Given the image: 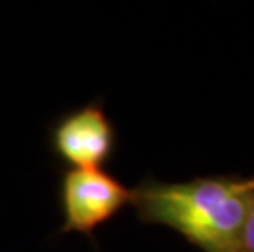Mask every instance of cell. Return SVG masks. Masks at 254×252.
<instances>
[{
    "label": "cell",
    "mask_w": 254,
    "mask_h": 252,
    "mask_svg": "<svg viewBox=\"0 0 254 252\" xmlns=\"http://www.w3.org/2000/svg\"><path fill=\"white\" fill-rule=\"evenodd\" d=\"M253 195L254 179H146L133 189L131 205L143 223L174 229L203 252H241Z\"/></svg>",
    "instance_id": "6da1fadb"
},
{
    "label": "cell",
    "mask_w": 254,
    "mask_h": 252,
    "mask_svg": "<svg viewBox=\"0 0 254 252\" xmlns=\"http://www.w3.org/2000/svg\"><path fill=\"white\" fill-rule=\"evenodd\" d=\"M63 224L59 233H77L95 241V233L131 205L129 189L105 169H67L58 187Z\"/></svg>",
    "instance_id": "7a4b0ae2"
},
{
    "label": "cell",
    "mask_w": 254,
    "mask_h": 252,
    "mask_svg": "<svg viewBox=\"0 0 254 252\" xmlns=\"http://www.w3.org/2000/svg\"><path fill=\"white\" fill-rule=\"evenodd\" d=\"M117 144V128L102 100L69 110L50 128L53 155L71 169H105Z\"/></svg>",
    "instance_id": "3957f363"
},
{
    "label": "cell",
    "mask_w": 254,
    "mask_h": 252,
    "mask_svg": "<svg viewBox=\"0 0 254 252\" xmlns=\"http://www.w3.org/2000/svg\"><path fill=\"white\" fill-rule=\"evenodd\" d=\"M241 252H254V195L248 208L241 234Z\"/></svg>",
    "instance_id": "277c9868"
}]
</instances>
